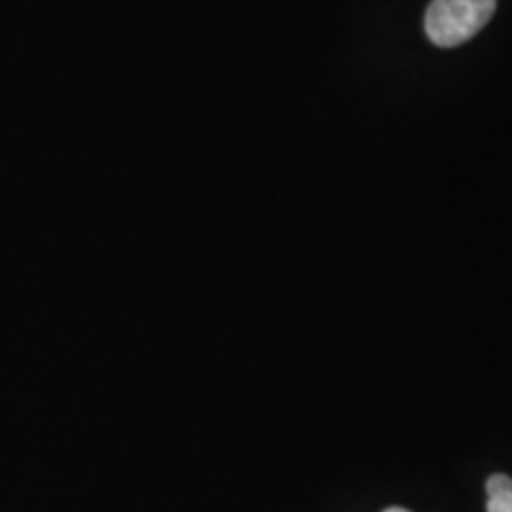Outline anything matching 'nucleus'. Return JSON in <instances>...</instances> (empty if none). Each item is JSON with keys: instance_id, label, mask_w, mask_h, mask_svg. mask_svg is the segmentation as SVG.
Masks as SVG:
<instances>
[{"instance_id": "f257e3e1", "label": "nucleus", "mask_w": 512, "mask_h": 512, "mask_svg": "<svg viewBox=\"0 0 512 512\" xmlns=\"http://www.w3.org/2000/svg\"><path fill=\"white\" fill-rule=\"evenodd\" d=\"M494 10L496 0H432L425 15V31L434 46H460L486 27Z\"/></svg>"}, {"instance_id": "f03ea898", "label": "nucleus", "mask_w": 512, "mask_h": 512, "mask_svg": "<svg viewBox=\"0 0 512 512\" xmlns=\"http://www.w3.org/2000/svg\"><path fill=\"white\" fill-rule=\"evenodd\" d=\"M486 512H512V479L491 475L486 482Z\"/></svg>"}, {"instance_id": "7ed1b4c3", "label": "nucleus", "mask_w": 512, "mask_h": 512, "mask_svg": "<svg viewBox=\"0 0 512 512\" xmlns=\"http://www.w3.org/2000/svg\"><path fill=\"white\" fill-rule=\"evenodd\" d=\"M384 512H411V510H406V508H387Z\"/></svg>"}]
</instances>
